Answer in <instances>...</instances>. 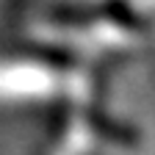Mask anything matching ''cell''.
Segmentation results:
<instances>
[{"instance_id":"1","label":"cell","mask_w":155,"mask_h":155,"mask_svg":"<svg viewBox=\"0 0 155 155\" xmlns=\"http://www.w3.org/2000/svg\"><path fill=\"white\" fill-rule=\"evenodd\" d=\"M67 89L50 67L33 61H6L0 64V100L22 103V100H50L55 91Z\"/></svg>"}]
</instances>
